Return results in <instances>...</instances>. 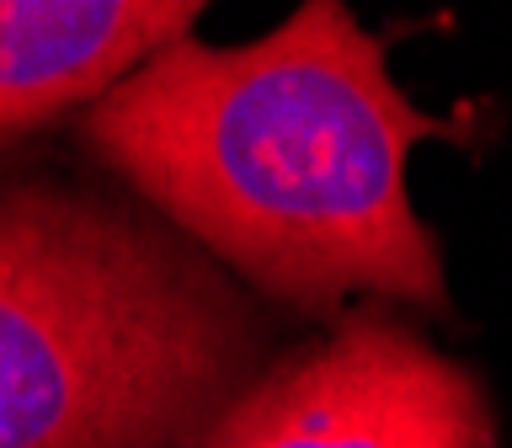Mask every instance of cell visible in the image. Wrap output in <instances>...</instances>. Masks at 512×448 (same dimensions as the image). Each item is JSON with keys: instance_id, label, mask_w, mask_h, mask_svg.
Masks as SVG:
<instances>
[{"instance_id": "7a4b0ae2", "label": "cell", "mask_w": 512, "mask_h": 448, "mask_svg": "<svg viewBox=\"0 0 512 448\" xmlns=\"http://www.w3.org/2000/svg\"><path fill=\"white\" fill-rule=\"evenodd\" d=\"M262 342L246 294L155 214L0 187V448H198Z\"/></svg>"}, {"instance_id": "6da1fadb", "label": "cell", "mask_w": 512, "mask_h": 448, "mask_svg": "<svg viewBox=\"0 0 512 448\" xmlns=\"http://www.w3.org/2000/svg\"><path fill=\"white\" fill-rule=\"evenodd\" d=\"M80 139L171 230L288 310L336 320L368 294L448 315L438 240L406 198V155L470 134L411 107L384 38L342 0H304L240 48H160L86 107Z\"/></svg>"}, {"instance_id": "277c9868", "label": "cell", "mask_w": 512, "mask_h": 448, "mask_svg": "<svg viewBox=\"0 0 512 448\" xmlns=\"http://www.w3.org/2000/svg\"><path fill=\"white\" fill-rule=\"evenodd\" d=\"M198 16V0H0V144L102 102Z\"/></svg>"}, {"instance_id": "3957f363", "label": "cell", "mask_w": 512, "mask_h": 448, "mask_svg": "<svg viewBox=\"0 0 512 448\" xmlns=\"http://www.w3.org/2000/svg\"><path fill=\"white\" fill-rule=\"evenodd\" d=\"M198 448H496V411L475 368L358 304L262 368Z\"/></svg>"}]
</instances>
